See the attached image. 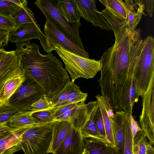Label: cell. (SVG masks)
<instances>
[{"instance_id": "obj_38", "label": "cell", "mask_w": 154, "mask_h": 154, "mask_svg": "<svg viewBox=\"0 0 154 154\" xmlns=\"http://www.w3.org/2000/svg\"><path fill=\"white\" fill-rule=\"evenodd\" d=\"M130 126L132 135L133 140L134 137L139 131L142 130L141 128L139 126L137 122L134 119L133 115L130 116L129 118Z\"/></svg>"}, {"instance_id": "obj_4", "label": "cell", "mask_w": 154, "mask_h": 154, "mask_svg": "<svg viewBox=\"0 0 154 154\" xmlns=\"http://www.w3.org/2000/svg\"><path fill=\"white\" fill-rule=\"evenodd\" d=\"M63 62L65 69L69 73L71 81L74 82L77 79H90L94 78L100 71V60L83 57L69 51L58 45L54 48Z\"/></svg>"}, {"instance_id": "obj_20", "label": "cell", "mask_w": 154, "mask_h": 154, "mask_svg": "<svg viewBox=\"0 0 154 154\" xmlns=\"http://www.w3.org/2000/svg\"><path fill=\"white\" fill-rule=\"evenodd\" d=\"M98 107L97 102L93 107L88 119L79 131L84 140L87 138H90L108 143L106 139L100 134L94 122V116Z\"/></svg>"}, {"instance_id": "obj_33", "label": "cell", "mask_w": 154, "mask_h": 154, "mask_svg": "<svg viewBox=\"0 0 154 154\" xmlns=\"http://www.w3.org/2000/svg\"><path fill=\"white\" fill-rule=\"evenodd\" d=\"M20 8L9 0H0V15L11 17Z\"/></svg>"}, {"instance_id": "obj_27", "label": "cell", "mask_w": 154, "mask_h": 154, "mask_svg": "<svg viewBox=\"0 0 154 154\" xmlns=\"http://www.w3.org/2000/svg\"><path fill=\"white\" fill-rule=\"evenodd\" d=\"M27 5L20 7L11 17L17 26L26 23L38 24L35 17L34 14L28 7Z\"/></svg>"}, {"instance_id": "obj_42", "label": "cell", "mask_w": 154, "mask_h": 154, "mask_svg": "<svg viewBox=\"0 0 154 154\" xmlns=\"http://www.w3.org/2000/svg\"><path fill=\"white\" fill-rule=\"evenodd\" d=\"M11 129L7 126V122L0 123V136Z\"/></svg>"}, {"instance_id": "obj_17", "label": "cell", "mask_w": 154, "mask_h": 154, "mask_svg": "<svg viewBox=\"0 0 154 154\" xmlns=\"http://www.w3.org/2000/svg\"><path fill=\"white\" fill-rule=\"evenodd\" d=\"M73 127L66 121H54L52 127V134L51 146L48 153H53L66 138Z\"/></svg>"}, {"instance_id": "obj_32", "label": "cell", "mask_w": 154, "mask_h": 154, "mask_svg": "<svg viewBox=\"0 0 154 154\" xmlns=\"http://www.w3.org/2000/svg\"><path fill=\"white\" fill-rule=\"evenodd\" d=\"M19 112L8 102L0 104V123L7 122Z\"/></svg>"}, {"instance_id": "obj_14", "label": "cell", "mask_w": 154, "mask_h": 154, "mask_svg": "<svg viewBox=\"0 0 154 154\" xmlns=\"http://www.w3.org/2000/svg\"><path fill=\"white\" fill-rule=\"evenodd\" d=\"M84 140L79 130L73 127L53 154H82Z\"/></svg>"}, {"instance_id": "obj_40", "label": "cell", "mask_w": 154, "mask_h": 154, "mask_svg": "<svg viewBox=\"0 0 154 154\" xmlns=\"http://www.w3.org/2000/svg\"><path fill=\"white\" fill-rule=\"evenodd\" d=\"M9 32L0 29V49L3 48L8 45Z\"/></svg>"}, {"instance_id": "obj_21", "label": "cell", "mask_w": 154, "mask_h": 154, "mask_svg": "<svg viewBox=\"0 0 154 154\" xmlns=\"http://www.w3.org/2000/svg\"><path fill=\"white\" fill-rule=\"evenodd\" d=\"M32 126L11 129L5 132L0 136V148H9L21 145L22 135Z\"/></svg>"}, {"instance_id": "obj_36", "label": "cell", "mask_w": 154, "mask_h": 154, "mask_svg": "<svg viewBox=\"0 0 154 154\" xmlns=\"http://www.w3.org/2000/svg\"><path fill=\"white\" fill-rule=\"evenodd\" d=\"M51 106L49 97L44 95L39 100L32 104V111H36L48 109L50 108Z\"/></svg>"}, {"instance_id": "obj_31", "label": "cell", "mask_w": 154, "mask_h": 154, "mask_svg": "<svg viewBox=\"0 0 154 154\" xmlns=\"http://www.w3.org/2000/svg\"><path fill=\"white\" fill-rule=\"evenodd\" d=\"M130 116H128L125 122L123 154H133V140L130 126Z\"/></svg>"}, {"instance_id": "obj_30", "label": "cell", "mask_w": 154, "mask_h": 154, "mask_svg": "<svg viewBox=\"0 0 154 154\" xmlns=\"http://www.w3.org/2000/svg\"><path fill=\"white\" fill-rule=\"evenodd\" d=\"M88 96V94L82 92L78 87L70 94L66 100L57 105L54 108L73 103H85Z\"/></svg>"}, {"instance_id": "obj_25", "label": "cell", "mask_w": 154, "mask_h": 154, "mask_svg": "<svg viewBox=\"0 0 154 154\" xmlns=\"http://www.w3.org/2000/svg\"><path fill=\"white\" fill-rule=\"evenodd\" d=\"M89 138L84 140L85 148L89 154H112L113 148L108 143Z\"/></svg>"}, {"instance_id": "obj_1", "label": "cell", "mask_w": 154, "mask_h": 154, "mask_svg": "<svg viewBox=\"0 0 154 154\" xmlns=\"http://www.w3.org/2000/svg\"><path fill=\"white\" fill-rule=\"evenodd\" d=\"M140 28L131 31L126 27L114 34V44L100 60L98 82L102 88L116 94L126 93L132 89L134 67L143 40Z\"/></svg>"}, {"instance_id": "obj_15", "label": "cell", "mask_w": 154, "mask_h": 154, "mask_svg": "<svg viewBox=\"0 0 154 154\" xmlns=\"http://www.w3.org/2000/svg\"><path fill=\"white\" fill-rule=\"evenodd\" d=\"M128 115L122 111L116 112L111 122L115 143V150L123 154L124 140L125 124Z\"/></svg>"}, {"instance_id": "obj_34", "label": "cell", "mask_w": 154, "mask_h": 154, "mask_svg": "<svg viewBox=\"0 0 154 154\" xmlns=\"http://www.w3.org/2000/svg\"><path fill=\"white\" fill-rule=\"evenodd\" d=\"M13 19L10 17L0 15V29L9 32L12 31L17 27Z\"/></svg>"}, {"instance_id": "obj_39", "label": "cell", "mask_w": 154, "mask_h": 154, "mask_svg": "<svg viewBox=\"0 0 154 154\" xmlns=\"http://www.w3.org/2000/svg\"><path fill=\"white\" fill-rule=\"evenodd\" d=\"M143 4L144 11L150 17H152L153 12L154 0H141Z\"/></svg>"}, {"instance_id": "obj_46", "label": "cell", "mask_w": 154, "mask_h": 154, "mask_svg": "<svg viewBox=\"0 0 154 154\" xmlns=\"http://www.w3.org/2000/svg\"><path fill=\"white\" fill-rule=\"evenodd\" d=\"M112 154H120L118 151H116L114 148H113Z\"/></svg>"}, {"instance_id": "obj_37", "label": "cell", "mask_w": 154, "mask_h": 154, "mask_svg": "<svg viewBox=\"0 0 154 154\" xmlns=\"http://www.w3.org/2000/svg\"><path fill=\"white\" fill-rule=\"evenodd\" d=\"M78 104L73 103L53 108L54 110L53 116L54 120L58 117L72 109Z\"/></svg>"}, {"instance_id": "obj_3", "label": "cell", "mask_w": 154, "mask_h": 154, "mask_svg": "<svg viewBox=\"0 0 154 154\" xmlns=\"http://www.w3.org/2000/svg\"><path fill=\"white\" fill-rule=\"evenodd\" d=\"M154 80V39L148 36L143 40L136 63L133 80L136 94L142 97Z\"/></svg>"}, {"instance_id": "obj_23", "label": "cell", "mask_w": 154, "mask_h": 154, "mask_svg": "<svg viewBox=\"0 0 154 154\" xmlns=\"http://www.w3.org/2000/svg\"><path fill=\"white\" fill-rule=\"evenodd\" d=\"M25 79L24 75L15 77L8 81L0 92V104L8 102L11 96Z\"/></svg>"}, {"instance_id": "obj_41", "label": "cell", "mask_w": 154, "mask_h": 154, "mask_svg": "<svg viewBox=\"0 0 154 154\" xmlns=\"http://www.w3.org/2000/svg\"><path fill=\"white\" fill-rule=\"evenodd\" d=\"M21 149H22L21 145L9 148H0V154H12Z\"/></svg>"}, {"instance_id": "obj_18", "label": "cell", "mask_w": 154, "mask_h": 154, "mask_svg": "<svg viewBox=\"0 0 154 154\" xmlns=\"http://www.w3.org/2000/svg\"><path fill=\"white\" fill-rule=\"evenodd\" d=\"M106 9L113 16L120 19V30L126 27V20L128 11L123 1L122 0H100Z\"/></svg>"}, {"instance_id": "obj_8", "label": "cell", "mask_w": 154, "mask_h": 154, "mask_svg": "<svg viewBox=\"0 0 154 154\" xmlns=\"http://www.w3.org/2000/svg\"><path fill=\"white\" fill-rule=\"evenodd\" d=\"M42 32L45 36V40L42 46L46 52L51 53L54 51V46L58 45L72 52L89 58V54L85 49L76 45L50 21L46 20Z\"/></svg>"}, {"instance_id": "obj_19", "label": "cell", "mask_w": 154, "mask_h": 154, "mask_svg": "<svg viewBox=\"0 0 154 154\" xmlns=\"http://www.w3.org/2000/svg\"><path fill=\"white\" fill-rule=\"evenodd\" d=\"M56 7L57 10L70 23L80 21L81 16L73 0L55 1Z\"/></svg>"}, {"instance_id": "obj_24", "label": "cell", "mask_w": 154, "mask_h": 154, "mask_svg": "<svg viewBox=\"0 0 154 154\" xmlns=\"http://www.w3.org/2000/svg\"><path fill=\"white\" fill-rule=\"evenodd\" d=\"M32 111L19 112L7 122V126L13 129L36 125L32 116Z\"/></svg>"}, {"instance_id": "obj_47", "label": "cell", "mask_w": 154, "mask_h": 154, "mask_svg": "<svg viewBox=\"0 0 154 154\" xmlns=\"http://www.w3.org/2000/svg\"><path fill=\"white\" fill-rule=\"evenodd\" d=\"M82 154H89L88 152L85 149Z\"/></svg>"}, {"instance_id": "obj_28", "label": "cell", "mask_w": 154, "mask_h": 154, "mask_svg": "<svg viewBox=\"0 0 154 154\" xmlns=\"http://www.w3.org/2000/svg\"><path fill=\"white\" fill-rule=\"evenodd\" d=\"M54 111L53 109L48 108L32 111L31 114L36 125H43L54 121Z\"/></svg>"}, {"instance_id": "obj_2", "label": "cell", "mask_w": 154, "mask_h": 154, "mask_svg": "<svg viewBox=\"0 0 154 154\" xmlns=\"http://www.w3.org/2000/svg\"><path fill=\"white\" fill-rule=\"evenodd\" d=\"M16 45L15 53L24 75L36 82L45 95L49 97L54 95L70 81L62 62L51 53L41 54L39 46L30 41Z\"/></svg>"}, {"instance_id": "obj_35", "label": "cell", "mask_w": 154, "mask_h": 154, "mask_svg": "<svg viewBox=\"0 0 154 154\" xmlns=\"http://www.w3.org/2000/svg\"><path fill=\"white\" fill-rule=\"evenodd\" d=\"M94 119L96 127L100 134L101 136L106 139L105 131L102 116L98 106L95 113Z\"/></svg>"}, {"instance_id": "obj_9", "label": "cell", "mask_w": 154, "mask_h": 154, "mask_svg": "<svg viewBox=\"0 0 154 154\" xmlns=\"http://www.w3.org/2000/svg\"><path fill=\"white\" fill-rule=\"evenodd\" d=\"M142 98V109L139 122L144 135L151 145L154 144V80Z\"/></svg>"}, {"instance_id": "obj_10", "label": "cell", "mask_w": 154, "mask_h": 154, "mask_svg": "<svg viewBox=\"0 0 154 154\" xmlns=\"http://www.w3.org/2000/svg\"><path fill=\"white\" fill-rule=\"evenodd\" d=\"M81 16L92 26L101 29L110 31L112 29L101 12L97 10L95 0H73Z\"/></svg>"}, {"instance_id": "obj_45", "label": "cell", "mask_w": 154, "mask_h": 154, "mask_svg": "<svg viewBox=\"0 0 154 154\" xmlns=\"http://www.w3.org/2000/svg\"><path fill=\"white\" fill-rule=\"evenodd\" d=\"M147 154H154V149L152 146L149 149Z\"/></svg>"}, {"instance_id": "obj_43", "label": "cell", "mask_w": 154, "mask_h": 154, "mask_svg": "<svg viewBox=\"0 0 154 154\" xmlns=\"http://www.w3.org/2000/svg\"><path fill=\"white\" fill-rule=\"evenodd\" d=\"M9 1L17 5L20 7H23L28 5L27 1L25 0H9Z\"/></svg>"}, {"instance_id": "obj_13", "label": "cell", "mask_w": 154, "mask_h": 154, "mask_svg": "<svg viewBox=\"0 0 154 154\" xmlns=\"http://www.w3.org/2000/svg\"><path fill=\"white\" fill-rule=\"evenodd\" d=\"M23 75L20 60L15 51H10L0 62V92L8 81L17 76Z\"/></svg>"}, {"instance_id": "obj_12", "label": "cell", "mask_w": 154, "mask_h": 154, "mask_svg": "<svg viewBox=\"0 0 154 154\" xmlns=\"http://www.w3.org/2000/svg\"><path fill=\"white\" fill-rule=\"evenodd\" d=\"M41 29L38 24L26 23L18 25L15 29L9 32V41L11 43H18L38 39L42 46L45 36Z\"/></svg>"}, {"instance_id": "obj_29", "label": "cell", "mask_w": 154, "mask_h": 154, "mask_svg": "<svg viewBox=\"0 0 154 154\" xmlns=\"http://www.w3.org/2000/svg\"><path fill=\"white\" fill-rule=\"evenodd\" d=\"M152 146L147 141L142 130L137 133L133 140V151L137 150L139 154H147Z\"/></svg>"}, {"instance_id": "obj_5", "label": "cell", "mask_w": 154, "mask_h": 154, "mask_svg": "<svg viewBox=\"0 0 154 154\" xmlns=\"http://www.w3.org/2000/svg\"><path fill=\"white\" fill-rule=\"evenodd\" d=\"M34 4L44 15L46 20L53 24L76 45L85 49L79 35L80 21L68 22L57 9L55 1L37 0Z\"/></svg>"}, {"instance_id": "obj_11", "label": "cell", "mask_w": 154, "mask_h": 154, "mask_svg": "<svg viewBox=\"0 0 154 154\" xmlns=\"http://www.w3.org/2000/svg\"><path fill=\"white\" fill-rule=\"evenodd\" d=\"M97 101L87 104L78 103L72 109L58 117L54 120L66 121L70 122L76 129L80 130L88 119Z\"/></svg>"}, {"instance_id": "obj_22", "label": "cell", "mask_w": 154, "mask_h": 154, "mask_svg": "<svg viewBox=\"0 0 154 154\" xmlns=\"http://www.w3.org/2000/svg\"><path fill=\"white\" fill-rule=\"evenodd\" d=\"M98 107L101 111L104 122L106 138L108 143L113 148L115 147L111 119L107 113L104 102V97L97 94L95 96Z\"/></svg>"}, {"instance_id": "obj_48", "label": "cell", "mask_w": 154, "mask_h": 154, "mask_svg": "<svg viewBox=\"0 0 154 154\" xmlns=\"http://www.w3.org/2000/svg\"><path fill=\"white\" fill-rule=\"evenodd\" d=\"M133 154H139L137 150L133 151Z\"/></svg>"}, {"instance_id": "obj_7", "label": "cell", "mask_w": 154, "mask_h": 154, "mask_svg": "<svg viewBox=\"0 0 154 154\" xmlns=\"http://www.w3.org/2000/svg\"><path fill=\"white\" fill-rule=\"evenodd\" d=\"M25 76V80L8 102L19 112L32 111V104L45 95L42 87L36 82L29 76Z\"/></svg>"}, {"instance_id": "obj_44", "label": "cell", "mask_w": 154, "mask_h": 154, "mask_svg": "<svg viewBox=\"0 0 154 154\" xmlns=\"http://www.w3.org/2000/svg\"><path fill=\"white\" fill-rule=\"evenodd\" d=\"M10 52V51H7L4 48L0 49V62Z\"/></svg>"}, {"instance_id": "obj_6", "label": "cell", "mask_w": 154, "mask_h": 154, "mask_svg": "<svg viewBox=\"0 0 154 154\" xmlns=\"http://www.w3.org/2000/svg\"><path fill=\"white\" fill-rule=\"evenodd\" d=\"M54 122L43 125H33L24 133L20 143L25 154L48 153Z\"/></svg>"}, {"instance_id": "obj_26", "label": "cell", "mask_w": 154, "mask_h": 154, "mask_svg": "<svg viewBox=\"0 0 154 154\" xmlns=\"http://www.w3.org/2000/svg\"><path fill=\"white\" fill-rule=\"evenodd\" d=\"M78 87L74 82L70 81L68 82L60 91L49 97L51 106L49 108L53 109L64 101L70 94Z\"/></svg>"}, {"instance_id": "obj_16", "label": "cell", "mask_w": 154, "mask_h": 154, "mask_svg": "<svg viewBox=\"0 0 154 154\" xmlns=\"http://www.w3.org/2000/svg\"><path fill=\"white\" fill-rule=\"evenodd\" d=\"M128 12L126 20V28L133 31L136 29L143 15L146 16L144 12L141 0H125L123 1Z\"/></svg>"}]
</instances>
